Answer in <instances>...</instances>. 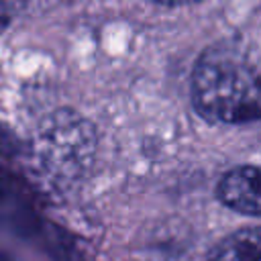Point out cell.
Returning a JSON list of instances; mask_svg holds the SVG:
<instances>
[{
  "label": "cell",
  "instance_id": "obj_1",
  "mask_svg": "<svg viewBox=\"0 0 261 261\" xmlns=\"http://www.w3.org/2000/svg\"><path fill=\"white\" fill-rule=\"evenodd\" d=\"M196 112L220 124L261 120V67L234 49H208L192 71Z\"/></svg>",
  "mask_w": 261,
  "mask_h": 261
},
{
  "label": "cell",
  "instance_id": "obj_2",
  "mask_svg": "<svg viewBox=\"0 0 261 261\" xmlns=\"http://www.w3.org/2000/svg\"><path fill=\"white\" fill-rule=\"evenodd\" d=\"M96 149L92 126L75 114H55L39 133L33 147L39 171L53 181L80 177Z\"/></svg>",
  "mask_w": 261,
  "mask_h": 261
},
{
  "label": "cell",
  "instance_id": "obj_3",
  "mask_svg": "<svg viewBox=\"0 0 261 261\" xmlns=\"http://www.w3.org/2000/svg\"><path fill=\"white\" fill-rule=\"evenodd\" d=\"M218 198L224 206L261 216V167H234L226 171L218 181Z\"/></svg>",
  "mask_w": 261,
  "mask_h": 261
},
{
  "label": "cell",
  "instance_id": "obj_4",
  "mask_svg": "<svg viewBox=\"0 0 261 261\" xmlns=\"http://www.w3.org/2000/svg\"><path fill=\"white\" fill-rule=\"evenodd\" d=\"M208 261H261V226H245L224 237Z\"/></svg>",
  "mask_w": 261,
  "mask_h": 261
},
{
  "label": "cell",
  "instance_id": "obj_5",
  "mask_svg": "<svg viewBox=\"0 0 261 261\" xmlns=\"http://www.w3.org/2000/svg\"><path fill=\"white\" fill-rule=\"evenodd\" d=\"M8 22H10V8L6 4H0V33L8 27Z\"/></svg>",
  "mask_w": 261,
  "mask_h": 261
}]
</instances>
